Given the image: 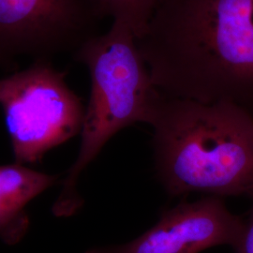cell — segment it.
Here are the masks:
<instances>
[{
	"mask_svg": "<svg viewBox=\"0 0 253 253\" xmlns=\"http://www.w3.org/2000/svg\"><path fill=\"white\" fill-rule=\"evenodd\" d=\"M137 44L163 95L253 115V0H160Z\"/></svg>",
	"mask_w": 253,
	"mask_h": 253,
	"instance_id": "cell-1",
	"label": "cell"
},
{
	"mask_svg": "<svg viewBox=\"0 0 253 253\" xmlns=\"http://www.w3.org/2000/svg\"><path fill=\"white\" fill-rule=\"evenodd\" d=\"M147 123L157 173L168 193L253 197V115L247 109L160 92Z\"/></svg>",
	"mask_w": 253,
	"mask_h": 253,
	"instance_id": "cell-2",
	"label": "cell"
},
{
	"mask_svg": "<svg viewBox=\"0 0 253 253\" xmlns=\"http://www.w3.org/2000/svg\"><path fill=\"white\" fill-rule=\"evenodd\" d=\"M90 74V97L82 126L81 147L52 208L55 217L74 215L83 206L77 191L82 172L119 130L147 123L160 91L129 27L113 22L105 34L91 38L73 54Z\"/></svg>",
	"mask_w": 253,
	"mask_h": 253,
	"instance_id": "cell-3",
	"label": "cell"
},
{
	"mask_svg": "<svg viewBox=\"0 0 253 253\" xmlns=\"http://www.w3.org/2000/svg\"><path fill=\"white\" fill-rule=\"evenodd\" d=\"M50 61L0 79V105L15 163L40 162L43 155L82 130L85 107Z\"/></svg>",
	"mask_w": 253,
	"mask_h": 253,
	"instance_id": "cell-4",
	"label": "cell"
},
{
	"mask_svg": "<svg viewBox=\"0 0 253 253\" xmlns=\"http://www.w3.org/2000/svg\"><path fill=\"white\" fill-rule=\"evenodd\" d=\"M102 19L96 0H0V66L73 54L100 34Z\"/></svg>",
	"mask_w": 253,
	"mask_h": 253,
	"instance_id": "cell-5",
	"label": "cell"
},
{
	"mask_svg": "<svg viewBox=\"0 0 253 253\" xmlns=\"http://www.w3.org/2000/svg\"><path fill=\"white\" fill-rule=\"evenodd\" d=\"M244 219L232 214L218 196L182 203L135 240L85 253H199L219 245L235 247Z\"/></svg>",
	"mask_w": 253,
	"mask_h": 253,
	"instance_id": "cell-6",
	"label": "cell"
},
{
	"mask_svg": "<svg viewBox=\"0 0 253 253\" xmlns=\"http://www.w3.org/2000/svg\"><path fill=\"white\" fill-rule=\"evenodd\" d=\"M57 174H48L14 163L0 165V239L8 245L20 242L29 228L26 207L55 185Z\"/></svg>",
	"mask_w": 253,
	"mask_h": 253,
	"instance_id": "cell-7",
	"label": "cell"
},
{
	"mask_svg": "<svg viewBox=\"0 0 253 253\" xmlns=\"http://www.w3.org/2000/svg\"><path fill=\"white\" fill-rule=\"evenodd\" d=\"M102 18L129 27L136 39L145 32L160 0H96Z\"/></svg>",
	"mask_w": 253,
	"mask_h": 253,
	"instance_id": "cell-8",
	"label": "cell"
},
{
	"mask_svg": "<svg viewBox=\"0 0 253 253\" xmlns=\"http://www.w3.org/2000/svg\"><path fill=\"white\" fill-rule=\"evenodd\" d=\"M253 207L249 217L244 219V226L241 235L235 245V253H253Z\"/></svg>",
	"mask_w": 253,
	"mask_h": 253,
	"instance_id": "cell-9",
	"label": "cell"
}]
</instances>
